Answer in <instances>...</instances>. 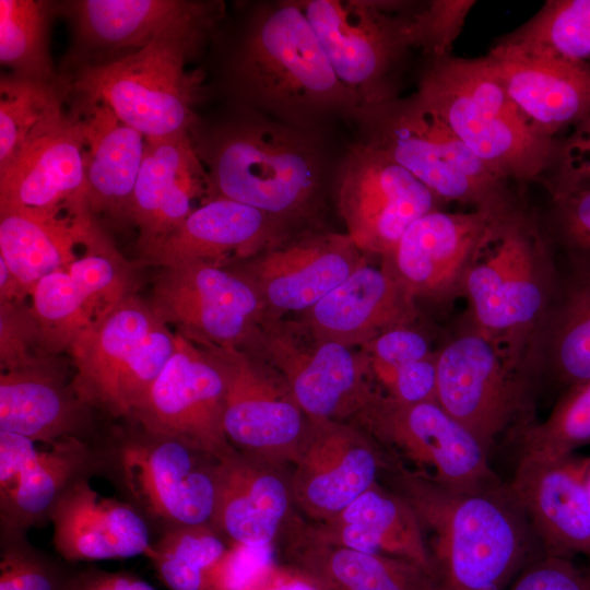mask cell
Returning <instances> with one entry per match:
<instances>
[{
	"label": "cell",
	"instance_id": "33",
	"mask_svg": "<svg viewBox=\"0 0 590 590\" xmlns=\"http://www.w3.org/2000/svg\"><path fill=\"white\" fill-rule=\"evenodd\" d=\"M312 528L333 544L409 560L430 578L432 560L423 528L412 506L396 491L376 483L341 512Z\"/></svg>",
	"mask_w": 590,
	"mask_h": 590
},
{
	"label": "cell",
	"instance_id": "32",
	"mask_svg": "<svg viewBox=\"0 0 590 590\" xmlns=\"http://www.w3.org/2000/svg\"><path fill=\"white\" fill-rule=\"evenodd\" d=\"M85 134L86 198L93 214L129 221L145 138L104 103L80 96Z\"/></svg>",
	"mask_w": 590,
	"mask_h": 590
},
{
	"label": "cell",
	"instance_id": "22",
	"mask_svg": "<svg viewBox=\"0 0 590 590\" xmlns=\"http://www.w3.org/2000/svg\"><path fill=\"white\" fill-rule=\"evenodd\" d=\"M292 231L260 210L215 198L197 208L166 236L139 251L140 263L167 269L194 262H240Z\"/></svg>",
	"mask_w": 590,
	"mask_h": 590
},
{
	"label": "cell",
	"instance_id": "49",
	"mask_svg": "<svg viewBox=\"0 0 590 590\" xmlns=\"http://www.w3.org/2000/svg\"><path fill=\"white\" fill-rule=\"evenodd\" d=\"M386 396L406 403L437 401V353L396 368H371Z\"/></svg>",
	"mask_w": 590,
	"mask_h": 590
},
{
	"label": "cell",
	"instance_id": "4",
	"mask_svg": "<svg viewBox=\"0 0 590 590\" xmlns=\"http://www.w3.org/2000/svg\"><path fill=\"white\" fill-rule=\"evenodd\" d=\"M553 250L522 204L494 222L462 282L471 324L527 376L560 287Z\"/></svg>",
	"mask_w": 590,
	"mask_h": 590
},
{
	"label": "cell",
	"instance_id": "27",
	"mask_svg": "<svg viewBox=\"0 0 590 590\" xmlns=\"http://www.w3.org/2000/svg\"><path fill=\"white\" fill-rule=\"evenodd\" d=\"M71 380L52 357L0 374V430L52 445L78 438L96 445L92 410L83 404Z\"/></svg>",
	"mask_w": 590,
	"mask_h": 590
},
{
	"label": "cell",
	"instance_id": "20",
	"mask_svg": "<svg viewBox=\"0 0 590 590\" xmlns=\"http://www.w3.org/2000/svg\"><path fill=\"white\" fill-rule=\"evenodd\" d=\"M502 216L476 210L432 211L409 226L382 262L415 299L455 298L494 222Z\"/></svg>",
	"mask_w": 590,
	"mask_h": 590
},
{
	"label": "cell",
	"instance_id": "14",
	"mask_svg": "<svg viewBox=\"0 0 590 590\" xmlns=\"http://www.w3.org/2000/svg\"><path fill=\"white\" fill-rule=\"evenodd\" d=\"M228 266L194 262L163 269L150 304L198 344L247 350L268 311L249 280Z\"/></svg>",
	"mask_w": 590,
	"mask_h": 590
},
{
	"label": "cell",
	"instance_id": "31",
	"mask_svg": "<svg viewBox=\"0 0 590 590\" xmlns=\"http://www.w3.org/2000/svg\"><path fill=\"white\" fill-rule=\"evenodd\" d=\"M190 4L191 1L182 0L67 1L64 14L74 31V45L68 59L79 70L130 55Z\"/></svg>",
	"mask_w": 590,
	"mask_h": 590
},
{
	"label": "cell",
	"instance_id": "5",
	"mask_svg": "<svg viewBox=\"0 0 590 590\" xmlns=\"http://www.w3.org/2000/svg\"><path fill=\"white\" fill-rule=\"evenodd\" d=\"M224 13L221 1H191L142 48L76 70L69 81L71 91L106 104L144 138L191 134L203 86L200 74L186 64L214 39Z\"/></svg>",
	"mask_w": 590,
	"mask_h": 590
},
{
	"label": "cell",
	"instance_id": "15",
	"mask_svg": "<svg viewBox=\"0 0 590 590\" xmlns=\"http://www.w3.org/2000/svg\"><path fill=\"white\" fill-rule=\"evenodd\" d=\"M199 345L214 356L224 376L223 426L232 447L281 467L292 464L308 418L283 378L247 351Z\"/></svg>",
	"mask_w": 590,
	"mask_h": 590
},
{
	"label": "cell",
	"instance_id": "29",
	"mask_svg": "<svg viewBox=\"0 0 590 590\" xmlns=\"http://www.w3.org/2000/svg\"><path fill=\"white\" fill-rule=\"evenodd\" d=\"M129 295L114 273L87 255L40 279L31 309L48 355L70 351L74 342Z\"/></svg>",
	"mask_w": 590,
	"mask_h": 590
},
{
	"label": "cell",
	"instance_id": "38",
	"mask_svg": "<svg viewBox=\"0 0 590 590\" xmlns=\"http://www.w3.org/2000/svg\"><path fill=\"white\" fill-rule=\"evenodd\" d=\"M227 548L211 524L177 526L158 533L148 558L169 590H209V574Z\"/></svg>",
	"mask_w": 590,
	"mask_h": 590
},
{
	"label": "cell",
	"instance_id": "42",
	"mask_svg": "<svg viewBox=\"0 0 590 590\" xmlns=\"http://www.w3.org/2000/svg\"><path fill=\"white\" fill-rule=\"evenodd\" d=\"M520 457L557 459L590 445V379L565 389L551 414L519 437Z\"/></svg>",
	"mask_w": 590,
	"mask_h": 590
},
{
	"label": "cell",
	"instance_id": "52",
	"mask_svg": "<svg viewBox=\"0 0 590 590\" xmlns=\"http://www.w3.org/2000/svg\"><path fill=\"white\" fill-rule=\"evenodd\" d=\"M66 590H155L129 571H108L97 567L75 568Z\"/></svg>",
	"mask_w": 590,
	"mask_h": 590
},
{
	"label": "cell",
	"instance_id": "8",
	"mask_svg": "<svg viewBox=\"0 0 590 590\" xmlns=\"http://www.w3.org/2000/svg\"><path fill=\"white\" fill-rule=\"evenodd\" d=\"M94 446L96 475L107 480L160 533L177 526L211 524L217 459L135 422Z\"/></svg>",
	"mask_w": 590,
	"mask_h": 590
},
{
	"label": "cell",
	"instance_id": "48",
	"mask_svg": "<svg viewBox=\"0 0 590 590\" xmlns=\"http://www.w3.org/2000/svg\"><path fill=\"white\" fill-rule=\"evenodd\" d=\"M550 173L546 179L550 192L590 186V114L573 126L568 137L557 141Z\"/></svg>",
	"mask_w": 590,
	"mask_h": 590
},
{
	"label": "cell",
	"instance_id": "26",
	"mask_svg": "<svg viewBox=\"0 0 590 590\" xmlns=\"http://www.w3.org/2000/svg\"><path fill=\"white\" fill-rule=\"evenodd\" d=\"M510 97L551 138L590 114V64L494 45L486 55Z\"/></svg>",
	"mask_w": 590,
	"mask_h": 590
},
{
	"label": "cell",
	"instance_id": "39",
	"mask_svg": "<svg viewBox=\"0 0 590 590\" xmlns=\"http://www.w3.org/2000/svg\"><path fill=\"white\" fill-rule=\"evenodd\" d=\"M52 4L36 0H0V61L11 75L59 80L49 55L48 19Z\"/></svg>",
	"mask_w": 590,
	"mask_h": 590
},
{
	"label": "cell",
	"instance_id": "6",
	"mask_svg": "<svg viewBox=\"0 0 590 590\" xmlns=\"http://www.w3.org/2000/svg\"><path fill=\"white\" fill-rule=\"evenodd\" d=\"M415 92L503 179L524 185L552 169L557 140L524 115L486 56L427 58Z\"/></svg>",
	"mask_w": 590,
	"mask_h": 590
},
{
	"label": "cell",
	"instance_id": "7",
	"mask_svg": "<svg viewBox=\"0 0 590 590\" xmlns=\"http://www.w3.org/2000/svg\"><path fill=\"white\" fill-rule=\"evenodd\" d=\"M358 140L381 151L444 203L458 202L497 216L522 203L510 182L493 173L414 92L359 107Z\"/></svg>",
	"mask_w": 590,
	"mask_h": 590
},
{
	"label": "cell",
	"instance_id": "21",
	"mask_svg": "<svg viewBox=\"0 0 590 590\" xmlns=\"http://www.w3.org/2000/svg\"><path fill=\"white\" fill-rule=\"evenodd\" d=\"M590 456L519 458L508 489L524 514L543 554L590 556Z\"/></svg>",
	"mask_w": 590,
	"mask_h": 590
},
{
	"label": "cell",
	"instance_id": "10",
	"mask_svg": "<svg viewBox=\"0 0 590 590\" xmlns=\"http://www.w3.org/2000/svg\"><path fill=\"white\" fill-rule=\"evenodd\" d=\"M246 351L279 373L307 418L351 422L375 391L364 350L319 340L304 322L268 316Z\"/></svg>",
	"mask_w": 590,
	"mask_h": 590
},
{
	"label": "cell",
	"instance_id": "16",
	"mask_svg": "<svg viewBox=\"0 0 590 590\" xmlns=\"http://www.w3.org/2000/svg\"><path fill=\"white\" fill-rule=\"evenodd\" d=\"M175 351L129 420L217 460L235 449L223 426L225 380L214 356L176 332Z\"/></svg>",
	"mask_w": 590,
	"mask_h": 590
},
{
	"label": "cell",
	"instance_id": "28",
	"mask_svg": "<svg viewBox=\"0 0 590 590\" xmlns=\"http://www.w3.org/2000/svg\"><path fill=\"white\" fill-rule=\"evenodd\" d=\"M161 321L150 303L132 294L74 342L71 384L83 404L115 418L121 379L144 337Z\"/></svg>",
	"mask_w": 590,
	"mask_h": 590
},
{
	"label": "cell",
	"instance_id": "2",
	"mask_svg": "<svg viewBox=\"0 0 590 590\" xmlns=\"http://www.w3.org/2000/svg\"><path fill=\"white\" fill-rule=\"evenodd\" d=\"M329 135L231 104L217 118H199L191 131L212 199L252 206L292 229L305 228L331 193L341 153Z\"/></svg>",
	"mask_w": 590,
	"mask_h": 590
},
{
	"label": "cell",
	"instance_id": "53",
	"mask_svg": "<svg viewBox=\"0 0 590 590\" xmlns=\"http://www.w3.org/2000/svg\"><path fill=\"white\" fill-rule=\"evenodd\" d=\"M259 590H323L310 576L288 564H276Z\"/></svg>",
	"mask_w": 590,
	"mask_h": 590
},
{
	"label": "cell",
	"instance_id": "50",
	"mask_svg": "<svg viewBox=\"0 0 590 590\" xmlns=\"http://www.w3.org/2000/svg\"><path fill=\"white\" fill-rule=\"evenodd\" d=\"M507 590H590L586 571L571 559L545 555L531 560Z\"/></svg>",
	"mask_w": 590,
	"mask_h": 590
},
{
	"label": "cell",
	"instance_id": "18",
	"mask_svg": "<svg viewBox=\"0 0 590 590\" xmlns=\"http://www.w3.org/2000/svg\"><path fill=\"white\" fill-rule=\"evenodd\" d=\"M5 209L45 216L90 209L80 110L63 109L40 125L0 170V210Z\"/></svg>",
	"mask_w": 590,
	"mask_h": 590
},
{
	"label": "cell",
	"instance_id": "17",
	"mask_svg": "<svg viewBox=\"0 0 590 590\" xmlns=\"http://www.w3.org/2000/svg\"><path fill=\"white\" fill-rule=\"evenodd\" d=\"M366 261L346 233L300 228L273 240L237 268L268 316L307 311Z\"/></svg>",
	"mask_w": 590,
	"mask_h": 590
},
{
	"label": "cell",
	"instance_id": "12",
	"mask_svg": "<svg viewBox=\"0 0 590 590\" xmlns=\"http://www.w3.org/2000/svg\"><path fill=\"white\" fill-rule=\"evenodd\" d=\"M351 422L441 485L472 491L502 484L488 451L437 401L406 403L374 391Z\"/></svg>",
	"mask_w": 590,
	"mask_h": 590
},
{
	"label": "cell",
	"instance_id": "55",
	"mask_svg": "<svg viewBox=\"0 0 590 590\" xmlns=\"http://www.w3.org/2000/svg\"><path fill=\"white\" fill-rule=\"evenodd\" d=\"M586 575H587L588 580H589V582H590V567L586 570Z\"/></svg>",
	"mask_w": 590,
	"mask_h": 590
},
{
	"label": "cell",
	"instance_id": "25",
	"mask_svg": "<svg viewBox=\"0 0 590 590\" xmlns=\"http://www.w3.org/2000/svg\"><path fill=\"white\" fill-rule=\"evenodd\" d=\"M291 504L284 467L238 451L217 461L211 526L228 544L272 546L291 519Z\"/></svg>",
	"mask_w": 590,
	"mask_h": 590
},
{
	"label": "cell",
	"instance_id": "44",
	"mask_svg": "<svg viewBox=\"0 0 590 590\" xmlns=\"http://www.w3.org/2000/svg\"><path fill=\"white\" fill-rule=\"evenodd\" d=\"M546 233L566 266L590 271V186L551 192Z\"/></svg>",
	"mask_w": 590,
	"mask_h": 590
},
{
	"label": "cell",
	"instance_id": "51",
	"mask_svg": "<svg viewBox=\"0 0 590 590\" xmlns=\"http://www.w3.org/2000/svg\"><path fill=\"white\" fill-rule=\"evenodd\" d=\"M410 326L390 329L362 347L369 358L370 369L396 368L434 353L425 335Z\"/></svg>",
	"mask_w": 590,
	"mask_h": 590
},
{
	"label": "cell",
	"instance_id": "41",
	"mask_svg": "<svg viewBox=\"0 0 590 590\" xmlns=\"http://www.w3.org/2000/svg\"><path fill=\"white\" fill-rule=\"evenodd\" d=\"M199 161L189 133L145 138L129 213V221L138 227L139 236L150 227L169 190Z\"/></svg>",
	"mask_w": 590,
	"mask_h": 590
},
{
	"label": "cell",
	"instance_id": "30",
	"mask_svg": "<svg viewBox=\"0 0 590 590\" xmlns=\"http://www.w3.org/2000/svg\"><path fill=\"white\" fill-rule=\"evenodd\" d=\"M281 533L286 564L323 590H432L429 576L415 564L333 544L297 518H291Z\"/></svg>",
	"mask_w": 590,
	"mask_h": 590
},
{
	"label": "cell",
	"instance_id": "1",
	"mask_svg": "<svg viewBox=\"0 0 590 590\" xmlns=\"http://www.w3.org/2000/svg\"><path fill=\"white\" fill-rule=\"evenodd\" d=\"M221 88L228 104L284 123L327 130L353 122L359 103L338 79L299 0L243 4L224 37Z\"/></svg>",
	"mask_w": 590,
	"mask_h": 590
},
{
	"label": "cell",
	"instance_id": "36",
	"mask_svg": "<svg viewBox=\"0 0 590 590\" xmlns=\"http://www.w3.org/2000/svg\"><path fill=\"white\" fill-rule=\"evenodd\" d=\"M565 389L590 379V271L566 266L560 287L540 337L535 364Z\"/></svg>",
	"mask_w": 590,
	"mask_h": 590
},
{
	"label": "cell",
	"instance_id": "19",
	"mask_svg": "<svg viewBox=\"0 0 590 590\" xmlns=\"http://www.w3.org/2000/svg\"><path fill=\"white\" fill-rule=\"evenodd\" d=\"M376 445L351 422L308 418L290 474L293 504L317 522L341 512L377 483Z\"/></svg>",
	"mask_w": 590,
	"mask_h": 590
},
{
	"label": "cell",
	"instance_id": "11",
	"mask_svg": "<svg viewBox=\"0 0 590 590\" xmlns=\"http://www.w3.org/2000/svg\"><path fill=\"white\" fill-rule=\"evenodd\" d=\"M437 402L489 452L532 422L528 376L472 324L437 352Z\"/></svg>",
	"mask_w": 590,
	"mask_h": 590
},
{
	"label": "cell",
	"instance_id": "23",
	"mask_svg": "<svg viewBox=\"0 0 590 590\" xmlns=\"http://www.w3.org/2000/svg\"><path fill=\"white\" fill-rule=\"evenodd\" d=\"M91 477L74 482L49 515L52 545L64 562L75 565L151 555L152 529L129 503L99 495Z\"/></svg>",
	"mask_w": 590,
	"mask_h": 590
},
{
	"label": "cell",
	"instance_id": "24",
	"mask_svg": "<svg viewBox=\"0 0 590 590\" xmlns=\"http://www.w3.org/2000/svg\"><path fill=\"white\" fill-rule=\"evenodd\" d=\"M416 317L415 298L390 268L365 262L305 311L303 322L319 340L354 349Z\"/></svg>",
	"mask_w": 590,
	"mask_h": 590
},
{
	"label": "cell",
	"instance_id": "46",
	"mask_svg": "<svg viewBox=\"0 0 590 590\" xmlns=\"http://www.w3.org/2000/svg\"><path fill=\"white\" fill-rule=\"evenodd\" d=\"M474 1L434 0L417 4L413 16L416 49L427 58L450 54Z\"/></svg>",
	"mask_w": 590,
	"mask_h": 590
},
{
	"label": "cell",
	"instance_id": "9",
	"mask_svg": "<svg viewBox=\"0 0 590 590\" xmlns=\"http://www.w3.org/2000/svg\"><path fill=\"white\" fill-rule=\"evenodd\" d=\"M338 79L359 107L400 96L417 3L393 0H299Z\"/></svg>",
	"mask_w": 590,
	"mask_h": 590
},
{
	"label": "cell",
	"instance_id": "47",
	"mask_svg": "<svg viewBox=\"0 0 590 590\" xmlns=\"http://www.w3.org/2000/svg\"><path fill=\"white\" fill-rule=\"evenodd\" d=\"M276 564L273 545L232 543L209 574V590H259Z\"/></svg>",
	"mask_w": 590,
	"mask_h": 590
},
{
	"label": "cell",
	"instance_id": "37",
	"mask_svg": "<svg viewBox=\"0 0 590 590\" xmlns=\"http://www.w3.org/2000/svg\"><path fill=\"white\" fill-rule=\"evenodd\" d=\"M496 46L590 64V0H551Z\"/></svg>",
	"mask_w": 590,
	"mask_h": 590
},
{
	"label": "cell",
	"instance_id": "3",
	"mask_svg": "<svg viewBox=\"0 0 590 590\" xmlns=\"http://www.w3.org/2000/svg\"><path fill=\"white\" fill-rule=\"evenodd\" d=\"M393 471L394 491L429 535L432 590H507L535 558V536L507 485L461 491L399 464Z\"/></svg>",
	"mask_w": 590,
	"mask_h": 590
},
{
	"label": "cell",
	"instance_id": "13",
	"mask_svg": "<svg viewBox=\"0 0 590 590\" xmlns=\"http://www.w3.org/2000/svg\"><path fill=\"white\" fill-rule=\"evenodd\" d=\"M331 196L352 241L381 258L414 221L442 204L412 174L359 140L340 154Z\"/></svg>",
	"mask_w": 590,
	"mask_h": 590
},
{
	"label": "cell",
	"instance_id": "45",
	"mask_svg": "<svg viewBox=\"0 0 590 590\" xmlns=\"http://www.w3.org/2000/svg\"><path fill=\"white\" fill-rule=\"evenodd\" d=\"M47 358L31 306L0 302L1 371L33 366Z\"/></svg>",
	"mask_w": 590,
	"mask_h": 590
},
{
	"label": "cell",
	"instance_id": "43",
	"mask_svg": "<svg viewBox=\"0 0 590 590\" xmlns=\"http://www.w3.org/2000/svg\"><path fill=\"white\" fill-rule=\"evenodd\" d=\"M70 566L33 545L27 532L0 530V590H66Z\"/></svg>",
	"mask_w": 590,
	"mask_h": 590
},
{
	"label": "cell",
	"instance_id": "35",
	"mask_svg": "<svg viewBox=\"0 0 590 590\" xmlns=\"http://www.w3.org/2000/svg\"><path fill=\"white\" fill-rule=\"evenodd\" d=\"M98 228L90 209L50 216L0 210V257L31 295L40 279L72 263Z\"/></svg>",
	"mask_w": 590,
	"mask_h": 590
},
{
	"label": "cell",
	"instance_id": "34",
	"mask_svg": "<svg viewBox=\"0 0 590 590\" xmlns=\"http://www.w3.org/2000/svg\"><path fill=\"white\" fill-rule=\"evenodd\" d=\"M96 473L95 447L88 442L63 438L45 450L36 447L17 473L0 483V530L27 532L46 524L67 488Z\"/></svg>",
	"mask_w": 590,
	"mask_h": 590
},
{
	"label": "cell",
	"instance_id": "54",
	"mask_svg": "<svg viewBox=\"0 0 590 590\" xmlns=\"http://www.w3.org/2000/svg\"><path fill=\"white\" fill-rule=\"evenodd\" d=\"M588 491H589V495H590V469H589V473H588Z\"/></svg>",
	"mask_w": 590,
	"mask_h": 590
},
{
	"label": "cell",
	"instance_id": "40",
	"mask_svg": "<svg viewBox=\"0 0 590 590\" xmlns=\"http://www.w3.org/2000/svg\"><path fill=\"white\" fill-rule=\"evenodd\" d=\"M69 81H36L14 75L0 81V170L20 152L31 134L61 113Z\"/></svg>",
	"mask_w": 590,
	"mask_h": 590
}]
</instances>
